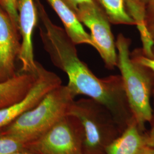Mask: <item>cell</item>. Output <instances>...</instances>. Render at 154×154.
<instances>
[{"instance_id": "obj_13", "label": "cell", "mask_w": 154, "mask_h": 154, "mask_svg": "<svg viewBox=\"0 0 154 154\" xmlns=\"http://www.w3.org/2000/svg\"><path fill=\"white\" fill-rule=\"evenodd\" d=\"M111 23L137 25L127 9L126 0H93Z\"/></svg>"}, {"instance_id": "obj_1", "label": "cell", "mask_w": 154, "mask_h": 154, "mask_svg": "<svg viewBox=\"0 0 154 154\" xmlns=\"http://www.w3.org/2000/svg\"><path fill=\"white\" fill-rule=\"evenodd\" d=\"M35 3L42 25L39 29L44 49L54 65L67 74V88L75 97L85 95L105 106L123 131L134 118L121 76L97 77L79 58L76 45L65 29L52 22L39 0Z\"/></svg>"}, {"instance_id": "obj_10", "label": "cell", "mask_w": 154, "mask_h": 154, "mask_svg": "<svg viewBox=\"0 0 154 154\" xmlns=\"http://www.w3.org/2000/svg\"><path fill=\"white\" fill-rule=\"evenodd\" d=\"M147 146L146 132L133 119L121 134L108 146L105 154H140Z\"/></svg>"}, {"instance_id": "obj_18", "label": "cell", "mask_w": 154, "mask_h": 154, "mask_svg": "<svg viewBox=\"0 0 154 154\" xmlns=\"http://www.w3.org/2000/svg\"><path fill=\"white\" fill-rule=\"evenodd\" d=\"M152 98L153 99V114H152V118L151 122V127L150 130L149 132L146 133V137H147V146L154 147V87L152 90Z\"/></svg>"}, {"instance_id": "obj_22", "label": "cell", "mask_w": 154, "mask_h": 154, "mask_svg": "<svg viewBox=\"0 0 154 154\" xmlns=\"http://www.w3.org/2000/svg\"><path fill=\"white\" fill-rule=\"evenodd\" d=\"M147 29H148L149 37L151 39V40L152 41L154 44V23L149 25V26H147Z\"/></svg>"}, {"instance_id": "obj_23", "label": "cell", "mask_w": 154, "mask_h": 154, "mask_svg": "<svg viewBox=\"0 0 154 154\" xmlns=\"http://www.w3.org/2000/svg\"><path fill=\"white\" fill-rule=\"evenodd\" d=\"M11 154H34L32 152H31L30 151L28 150V149H25L21 151H19L16 152L14 153H13Z\"/></svg>"}, {"instance_id": "obj_21", "label": "cell", "mask_w": 154, "mask_h": 154, "mask_svg": "<svg viewBox=\"0 0 154 154\" xmlns=\"http://www.w3.org/2000/svg\"><path fill=\"white\" fill-rule=\"evenodd\" d=\"M140 154H154V147L147 146L144 148Z\"/></svg>"}, {"instance_id": "obj_17", "label": "cell", "mask_w": 154, "mask_h": 154, "mask_svg": "<svg viewBox=\"0 0 154 154\" xmlns=\"http://www.w3.org/2000/svg\"><path fill=\"white\" fill-rule=\"evenodd\" d=\"M145 23L147 26L154 23V0H151L146 6Z\"/></svg>"}, {"instance_id": "obj_19", "label": "cell", "mask_w": 154, "mask_h": 154, "mask_svg": "<svg viewBox=\"0 0 154 154\" xmlns=\"http://www.w3.org/2000/svg\"><path fill=\"white\" fill-rule=\"evenodd\" d=\"M151 0H126V5H136L140 8L146 10V6Z\"/></svg>"}, {"instance_id": "obj_5", "label": "cell", "mask_w": 154, "mask_h": 154, "mask_svg": "<svg viewBox=\"0 0 154 154\" xmlns=\"http://www.w3.org/2000/svg\"><path fill=\"white\" fill-rule=\"evenodd\" d=\"M82 127L70 114L62 118L36 140L27 143L34 154H83Z\"/></svg>"}, {"instance_id": "obj_9", "label": "cell", "mask_w": 154, "mask_h": 154, "mask_svg": "<svg viewBox=\"0 0 154 154\" xmlns=\"http://www.w3.org/2000/svg\"><path fill=\"white\" fill-rule=\"evenodd\" d=\"M20 34L0 6V82L14 77L15 63L21 50Z\"/></svg>"}, {"instance_id": "obj_25", "label": "cell", "mask_w": 154, "mask_h": 154, "mask_svg": "<svg viewBox=\"0 0 154 154\" xmlns=\"http://www.w3.org/2000/svg\"><path fill=\"white\" fill-rule=\"evenodd\" d=\"M0 4H1V0H0ZM1 6V5H0Z\"/></svg>"}, {"instance_id": "obj_12", "label": "cell", "mask_w": 154, "mask_h": 154, "mask_svg": "<svg viewBox=\"0 0 154 154\" xmlns=\"http://www.w3.org/2000/svg\"><path fill=\"white\" fill-rule=\"evenodd\" d=\"M46 1L61 19L67 34L75 44L88 45L94 48L90 34L85 30L74 11L63 0Z\"/></svg>"}, {"instance_id": "obj_8", "label": "cell", "mask_w": 154, "mask_h": 154, "mask_svg": "<svg viewBox=\"0 0 154 154\" xmlns=\"http://www.w3.org/2000/svg\"><path fill=\"white\" fill-rule=\"evenodd\" d=\"M19 31L22 38L20 52L18 59L21 62L20 72L38 73V62L34 60L33 51L34 30L38 20V9L35 0H19Z\"/></svg>"}, {"instance_id": "obj_15", "label": "cell", "mask_w": 154, "mask_h": 154, "mask_svg": "<svg viewBox=\"0 0 154 154\" xmlns=\"http://www.w3.org/2000/svg\"><path fill=\"white\" fill-rule=\"evenodd\" d=\"M18 2L19 0H1L0 5L10 17L14 27L19 31Z\"/></svg>"}, {"instance_id": "obj_24", "label": "cell", "mask_w": 154, "mask_h": 154, "mask_svg": "<svg viewBox=\"0 0 154 154\" xmlns=\"http://www.w3.org/2000/svg\"><path fill=\"white\" fill-rule=\"evenodd\" d=\"M152 55H153V58H154V46L152 48Z\"/></svg>"}, {"instance_id": "obj_3", "label": "cell", "mask_w": 154, "mask_h": 154, "mask_svg": "<svg viewBox=\"0 0 154 154\" xmlns=\"http://www.w3.org/2000/svg\"><path fill=\"white\" fill-rule=\"evenodd\" d=\"M75 97L66 85H61L35 107L0 129V135L11 136L26 143L33 142L69 114Z\"/></svg>"}, {"instance_id": "obj_6", "label": "cell", "mask_w": 154, "mask_h": 154, "mask_svg": "<svg viewBox=\"0 0 154 154\" xmlns=\"http://www.w3.org/2000/svg\"><path fill=\"white\" fill-rule=\"evenodd\" d=\"M79 21L88 28L97 50L109 69L117 66L116 41L111 29V23L93 0L83 2L75 12Z\"/></svg>"}, {"instance_id": "obj_11", "label": "cell", "mask_w": 154, "mask_h": 154, "mask_svg": "<svg viewBox=\"0 0 154 154\" xmlns=\"http://www.w3.org/2000/svg\"><path fill=\"white\" fill-rule=\"evenodd\" d=\"M37 76L38 73L17 72L14 77L0 82V109L24 98L33 87Z\"/></svg>"}, {"instance_id": "obj_4", "label": "cell", "mask_w": 154, "mask_h": 154, "mask_svg": "<svg viewBox=\"0 0 154 154\" xmlns=\"http://www.w3.org/2000/svg\"><path fill=\"white\" fill-rule=\"evenodd\" d=\"M69 114L82 127L83 154H105L106 149L123 131L109 110L90 98L75 100Z\"/></svg>"}, {"instance_id": "obj_16", "label": "cell", "mask_w": 154, "mask_h": 154, "mask_svg": "<svg viewBox=\"0 0 154 154\" xmlns=\"http://www.w3.org/2000/svg\"><path fill=\"white\" fill-rule=\"evenodd\" d=\"M131 57L134 61L143 65L154 72V58L145 56L141 49L135 50L132 53H131Z\"/></svg>"}, {"instance_id": "obj_14", "label": "cell", "mask_w": 154, "mask_h": 154, "mask_svg": "<svg viewBox=\"0 0 154 154\" xmlns=\"http://www.w3.org/2000/svg\"><path fill=\"white\" fill-rule=\"evenodd\" d=\"M27 143L8 135H0V154H11L26 149Z\"/></svg>"}, {"instance_id": "obj_20", "label": "cell", "mask_w": 154, "mask_h": 154, "mask_svg": "<svg viewBox=\"0 0 154 154\" xmlns=\"http://www.w3.org/2000/svg\"><path fill=\"white\" fill-rule=\"evenodd\" d=\"M66 4L72 10L74 11H76L78 6L83 2L90 1L91 0H63Z\"/></svg>"}, {"instance_id": "obj_2", "label": "cell", "mask_w": 154, "mask_h": 154, "mask_svg": "<svg viewBox=\"0 0 154 154\" xmlns=\"http://www.w3.org/2000/svg\"><path fill=\"white\" fill-rule=\"evenodd\" d=\"M117 66L121 72L130 107L138 126L145 131L147 123H151L153 109L151 99L154 87V72L134 61L130 51V39L120 33L116 41Z\"/></svg>"}, {"instance_id": "obj_7", "label": "cell", "mask_w": 154, "mask_h": 154, "mask_svg": "<svg viewBox=\"0 0 154 154\" xmlns=\"http://www.w3.org/2000/svg\"><path fill=\"white\" fill-rule=\"evenodd\" d=\"M61 85L60 77L38 62L37 78L28 94L20 101L0 109V129L35 107L48 94Z\"/></svg>"}]
</instances>
